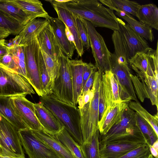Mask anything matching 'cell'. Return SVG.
<instances>
[{"label":"cell","instance_id":"6da1fadb","mask_svg":"<svg viewBox=\"0 0 158 158\" xmlns=\"http://www.w3.org/2000/svg\"><path fill=\"white\" fill-rule=\"evenodd\" d=\"M64 4L74 15L89 21L95 27L118 30L117 17L113 11L105 7L98 0H70Z\"/></svg>","mask_w":158,"mask_h":158},{"label":"cell","instance_id":"7a4b0ae2","mask_svg":"<svg viewBox=\"0 0 158 158\" xmlns=\"http://www.w3.org/2000/svg\"><path fill=\"white\" fill-rule=\"evenodd\" d=\"M40 102L55 116L74 140L80 145L83 143L79 109L62 102L52 94L40 97Z\"/></svg>","mask_w":158,"mask_h":158},{"label":"cell","instance_id":"3957f363","mask_svg":"<svg viewBox=\"0 0 158 158\" xmlns=\"http://www.w3.org/2000/svg\"><path fill=\"white\" fill-rule=\"evenodd\" d=\"M135 112L128 106L121 120L106 134L101 136L100 144L118 141L145 142L143 136L137 125Z\"/></svg>","mask_w":158,"mask_h":158},{"label":"cell","instance_id":"277c9868","mask_svg":"<svg viewBox=\"0 0 158 158\" xmlns=\"http://www.w3.org/2000/svg\"><path fill=\"white\" fill-rule=\"evenodd\" d=\"M102 74L98 71L95 73L92 87L94 94L89 102L79 109L83 143L89 142L98 130L99 101Z\"/></svg>","mask_w":158,"mask_h":158},{"label":"cell","instance_id":"5b68a950","mask_svg":"<svg viewBox=\"0 0 158 158\" xmlns=\"http://www.w3.org/2000/svg\"><path fill=\"white\" fill-rule=\"evenodd\" d=\"M35 94L27 79L16 71L0 64V96Z\"/></svg>","mask_w":158,"mask_h":158},{"label":"cell","instance_id":"8992f818","mask_svg":"<svg viewBox=\"0 0 158 158\" xmlns=\"http://www.w3.org/2000/svg\"><path fill=\"white\" fill-rule=\"evenodd\" d=\"M79 17L87 30L90 46L97 69L102 74L111 70V53L108 49L103 37L90 22Z\"/></svg>","mask_w":158,"mask_h":158},{"label":"cell","instance_id":"52a82bcc","mask_svg":"<svg viewBox=\"0 0 158 158\" xmlns=\"http://www.w3.org/2000/svg\"><path fill=\"white\" fill-rule=\"evenodd\" d=\"M58 58L59 69L58 75L53 82L52 94L60 101L72 106H76L73 101L71 74L68 58L60 48Z\"/></svg>","mask_w":158,"mask_h":158},{"label":"cell","instance_id":"ba28073f","mask_svg":"<svg viewBox=\"0 0 158 158\" xmlns=\"http://www.w3.org/2000/svg\"><path fill=\"white\" fill-rule=\"evenodd\" d=\"M27 80L40 97L45 95L40 77L38 57L40 46L37 36L23 45Z\"/></svg>","mask_w":158,"mask_h":158},{"label":"cell","instance_id":"9c48e42d","mask_svg":"<svg viewBox=\"0 0 158 158\" xmlns=\"http://www.w3.org/2000/svg\"><path fill=\"white\" fill-rule=\"evenodd\" d=\"M18 132L16 127L0 116V147L3 156L25 157Z\"/></svg>","mask_w":158,"mask_h":158},{"label":"cell","instance_id":"30bf717a","mask_svg":"<svg viewBox=\"0 0 158 158\" xmlns=\"http://www.w3.org/2000/svg\"><path fill=\"white\" fill-rule=\"evenodd\" d=\"M158 42L156 50L149 47L137 53L128 60L130 67L139 77L146 76H154L158 81Z\"/></svg>","mask_w":158,"mask_h":158},{"label":"cell","instance_id":"8fae6325","mask_svg":"<svg viewBox=\"0 0 158 158\" xmlns=\"http://www.w3.org/2000/svg\"><path fill=\"white\" fill-rule=\"evenodd\" d=\"M116 21L118 31L128 60L137 53L149 48L146 40L142 37L121 19L117 18Z\"/></svg>","mask_w":158,"mask_h":158},{"label":"cell","instance_id":"7c38bea8","mask_svg":"<svg viewBox=\"0 0 158 158\" xmlns=\"http://www.w3.org/2000/svg\"><path fill=\"white\" fill-rule=\"evenodd\" d=\"M101 81L106 108L118 103H128L133 100L132 97L123 89L111 70L102 74Z\"/></svg>","mask_w":158,"mask_h":158},{"label":"cell","instance_id":"4fadbf2b","mask_svg":"<svg viewBox=\"0 0 158 158\" xmlns=\"http://www.w3.org/2000/svg\"><path fill=\"white\" fill-rule=\"evenodd\" d=\"M18 134L21 145L29 158H60L51 149L38 140L30 129L19 130Z\"/></svg>","mask_w":158,"mask_h":158},{"label":"cell","instance_id":"5bb4252c","mask_svg":"<svg viewBox=\"0 0 158 158\" xmlns=\"http://www.w3.org/2000/svg\"><path fill=\"white\" fill-rule=\"evenodd\" d=\"M25 95L10 97L14 109L27 127L32 131L42 129L35 114L34 104L25 98Z\"/></svg>","mask_w":158,"mask_h":158},{"label":"cell","instance_id":"9a60e30c","mask_svg":"<svg viewBox=\"0 0 158 158\" xmlns=\"http://www.w3.org/2000/svg\"><path fill=\"white\" fill-rule=\"evenodd\" d=\"M136 94L139 99L143 102L146 98L150 99L152 104L155 105L158 110V84L154 76H146L139 77L131 73L130 75Z\"/></svg>","mask_w":158,"mask_h":158},{"label":"cell","instance_id":"2e32d148","mask_svg":"<svg viewBox=\"0 0 158 158\" xmlns=\"http://www.w3.org/2000/svg\"><path fill=\"white\" fill-rule=\"evenodd\" d=\"M51 4L57 15L58 18L67 26L71 33L78 55L81 57L84 53V47L77 29L75 17L66 8L64 3H60L55 0H47Z\"/></svg>","mask_w":158,"mask_h":158},{"label":"cell","instance_id":"e0dca14e","mask_svg":"<svg viewBox=\"0 0 158 158\" xmlns=\"http://www.w3.org/2000/svg\"><path fill=\"white\" fill-rule=\"evenodd\" d=\"M34 106L35 115L44 131L54 136L64 128L53 114L41 102L34 103Z\"/></svg>","mask_w":158,"mask_h":158},{"label":"cell","instance_id":"ac0fdd59","mask_svg":"<svg viewBox=\"0 0 158 158\" xmlns=\"http://www.w3.org/2000/svg\"><path fill=\"white\" fill-rule=\"evenodd\" d=\"M47 20L61 51L69 59H72L75 48L68 38L65 25L58 18L50 16Z\"/></svg>","mask_w":158,"mask_h":158},{"label":"cell","instance_id":"d6986e66","mask_svg":"<svg viewBox=\"0 0 158 158\" xmlns=\"http://www.w3.org/2000/svg\"><path fill=\"white\" fill-rule=\"evenodd\" d=\"M128 106V103L122 102L106 108L98 123L101 136L106 134L112 127L121 120Z\"/></svg>","mask_w":158,"mask_h":158},{"label":"cell","instance_id":"ffe728a7","mask_svg":"<svg viewBox=\"0 0 158 158\" xmlns=\"http://www.w3.org/2000/svg\"><path fill=\"white\" fill-rule=\"evenodd\" d=\"M145 143L134 141H118L100 144L101 158H119Z\"/></svg>","mask_w":158,"mask_h":158},{"label":"cell","instance_id":"44dd1931","mask_svg":"<svg viewBox=\"0 0 158 158\" xmlns=\"http://www.w3.org/2000/svg\"><path fill=\"white\" fill-rule=\"evenodd\" d=\"M37 38L41 49L53 59L57 60L60 48L49 23Z\"/></svg>","mask_w":158,"mask_h":158},{"label":"cell","instance_id":"7402d4cb","mask_svg":"<svg viewBox=\"0 0 158 158\" xmlns=\"http://www.w3.org/2000/svg\"><path fill=\"white\" fill-rule=\"evenodd\" d=\"M31 131L38 140L51 149L60 158H75L68 148L53 136L43 130Z\"/></svg>","mask_w":158,"mask_h":158},{"label":"cell","instance_id":"603a6c76","mask_svg":"<svg viewBox=\"0 0 158 158\" xmlns=\"http://www.w3.org/2000/svg\"><path fill=\"white\" fill-rule=\"evenodd\" d=\"M71 72L73 101L76 106L82 89L83 73L84 63L81 59L70 60L68 58Z\"/></svg>","mask_w":158,"mask_h":158},{"label":"cell","instance_id":"cb8c5ba5","mask_svg":"<svg viewBox=\"0 0 158 158\" xmlns=\"http://www.w3.org/2000/svg\"><path fill=\"white\" fill-rule=\"evenodd\" d=\"M111 70L123 90L129 94L133 100L137 101L136 94L130 75L131 73L129 66H123L115 64H111Z\"/></svg>","mask_w":158,"mask_h":158},{"label":"cell","instance_id":"d4e9b609","mask_svg":"<svg viewBox=\"0 0 158 158\" xmlns=\"http://www.w3.org/2000/svg\"><path fill=\"white\" fill-rule=\"evenodd\" d=\"M22 10L28 17L30 21L36 18H43L47 19L50 16L38 0H10Z\"/></svg>","mask_w":158,"mask_h":158},{"label":"cell","instance_id":"484cf974","mask_svg":"<svg viewBox=\"0 0 158 158\" xmlns=\"http://www.w3.org/2000/svg\"><path fill=\"white\" fill-rule=\"evenodd\" d=\"M0 116L19 130L29 128L14 109L10 101V97L0 96Z\"/></svg>","mask_w":158,"mask_h":158},{"label":"cell","instance_id":"4316f807","mask_svg":"<svg viewBox=\"0 0 158 158\" xmlns=\"http://www.w3.org/2000/svg\"><path fill=\"white\" fill-rule=\"evenodd\" d=\"M48 23V20L45 19L36 18L30 21L18 35L20 41V45H23L36 36Z\"/></svg>","mask_w":158,"mask_h":158},{"label":"cell","instance_id":"83f0119b","mask_svg":"<svg viewBox=\"0 0 158 158\" xmlns=\"http://www.w3.org/2000/svg\"><path fill=\"white\" fill-rule=\"evenodd\" d=\"M136 17L140 22L152 28L158 30V9L155 4L140 5Z\"/></svg>","mask_w":158,"mask_h":158},{"label":"cell","instance_id":"f1b7e54d","mask_svg":"<svg viewBox=\"0 0 158 158\" xmlns=\"http://www.w3.org/2000/svg\"><path fill=\"white\" fill-rule=\"evenodd\" d=\"M115 14L125 20L135 31L145 40L152 42L154 37L152 28L138 21L131 15L118 10H115Z\"/></svg>","mask_w":158,"mask_h":158},{"label":"cell","instance_id":"f546056e","mask_svg":"<svg viewBox=\"0 0 158 158\" xmlns=\"http://www.w3.org/2000/svg\"><path fill=\"white\" fill-rule=\"evenodd\" d=\"M0 12L24 26L30 21L25 13L10 0H0Z\"/></svg>","mask_w":158,"mask_h":158},{"label":"cell","instance_id":"4dcf8cb0","mask_svg":"<svg viewBox=\"0 0 158 158\" xmlns=\"http://www.w3.org/2000/svg\"><path fill=\"white\" fill-rule=\"evenodd\" d=\"M99 1L113 11L118 10L136 17L140 5L136 1L127 0H101Z\"/></svg>","mask_w":158,"mask_h":158},{"label":"cell","instance_id":"1f68e13d","mask_svg":"<svg viewBox=\"0 0 158 158\" xmlns=\"http://www.w3.org/2000/svg\"><path fill=\"white\" fill-rule=\"evenodd\" d=\"M53 136L68 148L75 158H84L80 145L64 128Z\"/></svg>","mask_w":158,"mask_h":158},{"label":"cell","instance_id":"d6a6232c","mask_svg":"<svg viewBox=\"0 0 158 158\" xmlns=\"http://www.w3.org/2000/svg\"><path fill=\"white\" fill-rule=\"evenodd\" d=\"M9 48V51L12 54L14 70L27 79L25 67L24 46L20 45Z\"/></svg>","mask_w":158,"mask_h":158},{"label":"cell","instance_id":"836d02e7","mask_svg":"<svg viewBox=\"0 0 158 158\" xmlns=\"http://www.w3.org/2000/svg\"><path fill=\"white\" fill-rule=\"evenodd\" d=\"M128 105L130 108L138 114L150 125L158 136V113L154 115H151L141 106L138 100L131 101Z\"/></svg>","mask_w":158,"mask_h":158},{"label":"cell","instance_id":"e575fe53","mask_svg":"<svg viewBox=\"0 0 158 158\" xmlns=\"http://www.w3.org/2000/svg\"><path fill=\"white\" fill-rule=\"evenodd\" d=\"M100 133L99 130L93 136L91 141L80 145L84 158H101L100 153Z\"/></svg>","mask_w":158,"mask_h":158},{"label":"cell","instance_id":"d590c367","mask_svg":"<svg viewBox=\"0 0 158 158\" xmlns=\"http://www.w3.org/2000/svg\"><path fill=\"white\" fill-rule=\"evenodd\" d=\"M135 117L137 125L143 136L146 143L148 145H152L158 139V136L150 125L136 112Z\"/></svg>","mask_w":158,"mask_h":158},{"label":"cell","instance_id":"8d00e7d4","mask_svg":"<svg viewBox=\"0 0 158 158\" xmlns=\"http://www.w3.org/2000/svg\"><path fill=\"white\" fill-rule=\"evenodd\" d=\"M38 64L40 75L45 95L51 94H52L53 83L46 68L40 47Z\"/></svg>","mask_w":158,"mask_h":158},{"label":"cell","instance_id":"74e56055","mask_svg":"<svg viewBox=\"0 0 158 158\" xmlns=\"http://www.w3.org/2000/svg\"><path fill=\"white\" fill-rule=\"evenodd\" d=\"M0 26L9 30L11 34L18 35L24 25L0 12Z\"/></svg>","mask_w":158,"mask_h":158},{"label":"cell","instance_id":"f35d334b","mask_svg":"<svg viewBox=\"0 0 158 158\" xmlns=\"http://www.w3.org/2000/svg\"><path fill=\"white\" fill-rule=\"evenodd\" d=\"M40 50L48 73L53 83L59 70V63L58 57L57 60H54L41 49Z\"/></svg>","mask_w":158,"mask_h":158},{"label":"cell","instance_id":"ab89813d","mask_svg":"<svg viewBox=\"0 0 158 158\" xmlns=\"http://www.w3.org/2000/svg\"><path fill=\"white\" fill-rule=\"evenodd\" d=\"M150 154L149 146L145 143L119 158H148Z\"/></svg>","mask_w":158,"mask_h":158},{"label":"cell","instance_id":"60d3db41","mask_svg":"<svg viewBox=\"0 0 158 158\" xmlns=\"http://www.w3.org/2000/svg\"><path fill=\"white\" fill-rule=\"evenodd\" d=\"M76 23L78 33L84 47L88 50L90 46L86 28L78 16H75Z\"/></svg>","mask_w":158,"mask_h":158},{"label":"cell","instance_id":"b9f144b4","mask_svg":"<svg viewBox=\"0 0 158 158\" xmlns=\"http://www.w3.org/2000/svg\"><path fill=\"white\" fill-rule=\"evenodd\" d=\"M94 94V89L92 87L90 89L85 93L82 94L78 100V108L80 109L82 108L85 104L89 102L93 97Z\"/></svg>","mask_w":158,"mask_h":158},{"label":"cell","instance_id":"7bdbcfd3","mask_svg":"<svg viewBox=\"0 0 158 158\" xmlns=\"http://www.w3.org/2000/svg\"><path fill=\"white\" fill-rule=\"evenodd\" d=\"M97 70V69L95 65L91 62L84 63L83 73L82 88L91 73L96 71Z\"/></svg>","mask_w":158,"mask_h":158},{"label":"cell","instance_id":"ee69618b","mask_svg":"<svg viewBox=\"0 0 158 158\" xmlns=\"http://www.w3.org/2000/svg\"><path fill=\"white\" fill-rule=\"evenodd\" d=\"M106 109L104 95L102 83L100 85V91L99 101V120L101 118L102 116Z\"/></svg>","mask_w":158,"mask_h":158},{"label":"cell","instance_id":"f6af8a7d","mask_svg":"<svg viewBox=\"0 0 158 158\" xmlns=\"http://www.w3.org/2000/svg\"><path fill=\"white\" fill-rule=\"evenodd\" d=\"M0 64L14 70L12 54L10 51L0 60Z\"/></svg>","mask_w":158,"mask_h":158},{"label":"cell","instance_id":"bcb514c9","mask_svg":"<svg viewBox=\"0 0 158 158\" xmlns=\"http://www.w3.org/2000/svg\"><path fill=\"white\" fill-rule=\"evenodd\" d=\"M96 71L94 72L91 73L86 81L85 85L82 88L81 94L85 93L91 89L93 85L95 73Z\"/></svg>","mask_w":158,"mask_h":158},{"label":"cell","instance_id":"7dc6e473","mask_svg":"<svg viewBox=\"0 0 158 158\" xmlns=\"http://www.w3.org/2000/svg\"><path fill=\"white\" fill-rule=\"evenodd\" d=\"M9 48L6 45L5 40H0V60L9 52Z\"/></svg>","mask_w":158,"mask_h":158},{"label":"cell","instance_id":"c3c4849f","mask_svg":"<svg viewBox=\"0 0 158 158\" xmlns=\"http://www.w3.org/2000/svg\"><path fill=\"white\" fill-rule=\"evenodd\" d=\"M11 33L9 30L0 26V40L4 39L9 36Z\"/></svg>","mask_w":158,"mask_h":158},{"label":"cell","instance_id":"681fc988","mask_svg":"<svg viewBox=\"0 0 158 158\" xmlns=\"http://www.w3.org/2000/svg\"><path fill=\"white\" fill-rule=\"evenodd\" d=\"M149 147V151L151 154L154 157L156 158L158 157V152L154 148L152 145H148Z\"/></svg>","mask_w":158,"mask_h":158},{"label":"cell","instance_id":"f907efd6","mask_svg":"<svg viewBox=\"0 0 158 158\" xmlns=\"http://www.w3.org/2000/svg\"><path fill=\"white\" fill-rule=\"evenodd\" d=\"M152 147L158 151V139L156 140L152 145Z\"/></svg>","mask_w":158,"mask_h":158},{"label":"cell","instance_id":"816d5d0a","mask_svg":"<svg viewBox=\"0 0 158 158\" xmlns=\"http://www.w3.org/2000/svg\"><path fill=\"white\" fill-rule=\"evenodd\" d=\"M56 2L60 3H66L69 2V0H55Z\"/></svg>","mask_w":158,"mask_h":158},{"label":"cell","instance_id":"f5cc1de1","mask_svg":"<svg viewBox=\"0 0 158 158\" xmlns=\"http://www.w3.org/2000/svg\"><path fill=\"white\" fill-rule=\"evenodd\" d=\"M0 158H12V157H10V156H0ZM21 158H25V157Z\"/></svg>","mask_w":158,"mask_h":158},{"label":"cell","instance_id":"db71d44e","mask_svg":"<svg viewBox=\"0 0 158 158\" xmlns=\"http://www.w3.org/2000/svg\"><path fill=\"white\" fill-rule=\"evenodd\" d=\"M148 158H155L151 154Z\"/></svg>","mask_w":158,"mask_h":158},{"label":"cell","instance_id":"11a10c76","mask_svg":"<svg viewBox=\"0 0 158 158\" xmlns=\"http://www.w3.org/2000/svg\"><path fill=\"white\" fill-rule=\"evenodd\" d=\"M0 156H2L0 152Z\"/></svg>","mask_w":158,"mask_h":158},{"label":"cell","instance_id":"9f6ffc18","mask_svg":"<svg viewBox=\"0 0 158 158\" xmlns=\"http://www.w3.org/2000/svg\"><path fill=\"white\" fill-rule=\"evenodd\" d=\"M158 158V157H156V158Z\"/></svg>","mask_w":158,"mask_h":158}]
</instances>
